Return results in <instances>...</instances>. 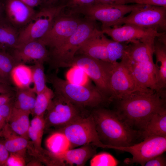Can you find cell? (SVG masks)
I'll list each match as a JSON object with an SVG mask.
<instances>
[{
	"label": "cell",
	"mask_w": 166,
	"mask_h": 166,
	"mask_svg": "<svg viewBox=\"0 0 166 166\" xmlns=\"http://www.w3.org/2000/svg\"><path fill=\"white\" fill-rule=\"evenodd\" d=\"M15 88L13 87L11 85L0 81V94L14 92Z\"/></svg>",
	"instance_id": "cell-42"
},
{
	"label": "cell",
	"mask_w": 166,
	"mask_h": 166,
	"mask_svg": "<svg viewBox=\"0 0 166 166\" xmlns=\"http://www.w3.org/2000/svg\"><path fill=\"white\" fill-rule=\"evenodd\" d=\"M116 111L131 128L141 133L152 115L166 106L165 89L136 91L117 100Z\"/></svg>",
	"instance_id": "cell-1"
},
{
	"label": "cell",
	"mask_w": 166,
	"mask_h": 166,
	"mask_svg": "<svg viewBox=\"0 0 166 166\" xmlns=\"http://www.w3.org/2000/svg\"><path fill=\"white\" fill-rule=\"evenodd\" d=\"M45 122L44 116H34L30 123L28 131V135L34 149V152L40 155L42 157L44 156L47 150L42 147V142Z\"/></svg>",
	"instance_id": "cell-23"
},
{
	"label": "cell",
	"mask_w": 166,
	"mask_h": 166,
	"mask_svg": "<svg viewBox=\"0 0 166 166\" xmlns=\"http://www.w3.org/2000/svg\"><path fill=\"white\" fill-rule=\"evenodd\" d=\"M73 66L81 69L93 81L96 87L110 101H112L109 79L113 66L112 64L85 55L78 54L61 64L59 68Z\"/></svg>",
	"instance_id": "cell-5"
},
{
	"label": "cell",
	"mask_w": 166,
	"mask_h": 166,
	"mask_svg": "<svg viewBox=\"0 0 166 166\" xmlns=\"http://www.w3.org/2000/svg\"><path fill=\"white\" fill-rule=\"evenodd\" d=\"M19 32L17 29L8 21L2 18L0 20V45L3 49H11L18 46Z\"/></svg>",
	"instance_id": "cell-26"
},
{
	"label": "cell",
	"mask_w": 166,
	"mask_h": 166,
	"mask_svg": "<svg viewBox=\"0 0 166 166\" xmlns=\"http://www.w3.org/2000/svg\"><path fill=\"white\" fill-rule=\"evenodd\" d=\"M4 10V4L0 1V20L2 18V14Z\"/></svg>",
	"instance_id": "cell-46"
},
{
	"label": "cell",
	"mask_w": 166,
	"mask_h": 166,
	"mask_svg": "<svg viewBox=\"0 0 166 166\" xmlns=\"http://www.w3.org/2000/svg\"><path fill=\"white\" fill-rule=\"evenodd\" d=\"M165 106L156 111L150 117L141 133L143 139L151 136H166Z\"/></svg>",
	"instance_id": "cell-21"
},
{
	"label": "cell",
	"mask_w": 166,
	"mask_h": 166,
	"mask_svg": "<svg viewBox=\"0 0 166 166\" xmlns=\"http://www.w3.org/2000/svg\"><path fill=\"white\" fill-rule=\"evenodd\" d=\"M134 3L166 7V0H118L114 4Z\"/></svg>",
	"instance_id": "cell-36"
},
{
	"label": "cell",
	"mask_w": 166,
	"mask_h": 166,
	"mask_svg": "<svg viewBox=\"0 0 166 166\" xmlns=\"http://www.w3.org/2000/svg\"><path fill=\"white\" fill-rule=\"evenodd\" d=\"M10 80L12 84L16 88H23L30 87L32 83L31 67L23 64L17 65L12 71Z\"/></svg>",
	"instance_id": "cell-28"
},
{
	"label": "cell",
	"mask_w": 166,
	"mask_h": 166,
	"mask_svg": "<svg viewBox=\"0 0 166 166\" xmlns=\"http://www.w3.org/2000/svg\"><path fill=\"white\" fill-rule=\"evenodd\" d=\"M118 164V161L112 155L104 152L96 154L90 161L91 166H115Z\"/></svg>",
	"instance_id": "cell-34"
},
{
	"label": "cell",
	"mask_w": 166,
	"mask_h": 166,
	"mask_svg": "<svg viewBox=\"0 0 166 166\" xmlns=\"http://www.w3.org/2000/svg\"><path fill=\"white\" fill-rule=\"evenodd\" d=\"M17 65L10 53L6 50L0 49V81L11 85V72Z\"/></svg>",
	"instance_id": "cell-30"
},
{
	"label": "cell",
	"mask_w": 166,
	"mask_h": 166,
	"mask_svg": "<svg viewBox=\"0 0 166 166\" xmlns=\"http://www.w3.org/2000/svg\"><path fill=\"white\" fill-rule=\"evenodd\" d=\"M63 11L56 18L47 32L38 40L50 50L61 45L75 31L83 19L78 17V14H63Z\"/></svg>",
	"instance_id": "cell-11"
},
{
	"label": "cell",
	"mask_w": 166,
	"mask_h": 166,
	"mask_svg": "<svg viewBox=\"0 0 166 166\" xmlns=\"http://www.w3.org/2000/svg\"><path fill=\"white\" fill-rule=\"evenodd\" d=\"M166 166V159L163 153L157 155L146 161L143 166Z\"/></svg>",
	"instance_id": "cell-39"
},
{
	"label": "cell",
	"mask_w": 166,
	"mask_h": 166,
	"mask_svg": "<svg viewBox=\"0 0 166 166\" xmlns=\"http://www.w3.org/2000/svg\"><path fill=\"white\" fill-rule=\"evenodd\" d=\"M94 146L86 144L80 148L69 149L53 158L56 166L84 165L96 153Z\"/></svg>",
	"instance_id": "cell-17"
},
{
	"label": "cell",
	"mask_w": 166,
	"mask_h": 166,
	"mask_svg": "<svg viewBox=\"0 0 166 166\" xmlns=\"http://www.w3.org/2000/svg\"><path fill=\"white\" fill-rule=\"evenodd\" d=\"M27 5L33 8L41 6V0H19Z\"/></svg>",
	"instance_id": "cell-44"
},
{
	"label": "cell",
	"mask_w": 166,
	"mask_h": 166,
	"mask_svg": "<svg viewBox=\"0 0 166 166\" xmlns=\"http://www.w3.org/2000/svg\"><path fill=\"white\" fill-rule=\"evenodd\" d=\"M116 150L126 152L132 156L124 160L127 164L137 163L143 166L150 159L163 153L166 150V136H151L143 138V141L127 147H113Z\"/></svg>",
	"instance_id": "cell-10"
},
{
	"label": "cell",
	"mask_w": 166,
	"mask_h": 166,
	"mask_svg": "<svg viewBox=\"0 0 166 166\" xmlns=\"http://www.w3.org/2000/svg\"><path fill=\"white\" fill-rule=\"evenodd\" d=\"M103 34L101 30L97 29L82 44L75 55H84L109 62Z\"/></svg>",
	"instance_id": "cell-18"
},
{
	"label": "cell",
	"mask_w": 166,
	"mask_h": 166,
	"mask_svg": "<svg viewBox=\"0 0 166 166\" xmlns=\"http://www.w3.org/2000/svg\"><path fill=\"white\" fill-rule=\"evenodd\" d=\"M96 0H67L65 9L69 10L88 6L93 4Z\"/></svg>",
	"instance_id": "cell-37"
},
{
	"label": "cell",
	"mask_w": 166,
	"mask_h": 166,
	"mask_svg": "<svg viewBox=\"0 0 166 166\" xmlns=\"http://www.w3.org/2000/svg\"><path fill=\"white\" fill-rule=\"evenodd\" d=\"M67 1V0H61L60 1V2H61V4H65Z\"/></svg>",
	"instance_id": "cell-47"
},
{
	"label": "cell",
	"mask_w": 166,
	"mask_h": 166,
	"mask_svg": "<svg viewBox=\"0 0 166 166\" xmlns=\"http://www.w3.org/2000/svg\"><path fill=\"white\" fill-rule=\"evenodd\" d=\"M130 13L117 20L112 27L129 24L165 32L166 7L137 4Z\"/></svg>",
	"instance_id": "cell-6"
},
{
	"label": "cell",
	"mask_w": 166,
	"mask_h": 166,
	"mask_svg": "<svg viewBox=\"0 0 166 166\" xmlns=\"http://www.w3.org/2000/svg\"><path fill=\"white\" fill-rule=\"evenodd\" d=\"M65 7V4H62L42 7L19 32L17 47L42 37L49 30L56 18L64 10Z\"/></svg>",
	"instance_id": "cell-7"
},
{
	"label": "cell",
	"mask_w": 166,
	"mask_h": 166,
	"mask_svg": "<svg viewBox=\"0 0 166 166\" xmlns=\"http://www.w3.org/2000/svg\"><path fill=\"white\" fill-rule=\"evenodd\" d=\"M54 96L53 91L47 86L36 94L33 114L34 116H44Z\"/></svg>",
	"instance_id": "cell-31"
},
{
	"label": "cell",
	"mask_w": 166,
	"mask_h": 166,
	"mask_svg": "<svg viewBox=\"0 0 166 166\" xmlns=\"http://www.w3.org/2000/svg\"><path fill=\"white\" fill-rule=\"evenodd\" d=\"M113 65L109 79L112 101L114 99L119 100L136 91L141 90L123 61Z\"/></svg>",
	"instance_id": "cell-13"
},
{
	"label": "cell",
	"mask_w": 166,
	"mask_h": 166,
	"mask_svg": "<svg viewBox=\"0 0 166 166\" xmlns=\"http://www.w3.org/2000/svg\"><path fill=\"white\" fill-rule=\"evenodd\" d=\"M70 144V149L86 144L97 147L105 148L100 140L91 114L83 117L80 116L65 126L59 128Z\"/></svg>",
	"instance_id": "cell-8"
},
{
	"label": "cell",
	"mask_w": 166,
	"mask_h": 166,
	"mask_svg": "<svg viewBox=\"0 0 166 166\" xmlns=\"http://www.w3.org/2000/svg\"><path fill=\"white\" fill-rule=\"evenodd\" d=\"M71 67L66 74L67 81L79 85H85L90 84L89 77L81 69L76 66Z\"/></svg>",
	"instance_id": "cell-33"
},
{
	"label": "cell",
	"mask_w": 166,
	"mask_h": 166,
	"mask_svg": "<svg viewBox=\"0 0 166 166\" xmlns=\"http://www.w3.org/2000/svg\"><path fill=\"white\" fill-rule=\"evenodd\" d=\"M41 41L36 40L11 49L10 53L18 64L33 61H48L49 52Z\"/></svg>",
	"instance_id": "cell-15"
},
{
	"label": "cell",
	"mask_w": 166,
	"mask_h": 166,
	"mask_svg": "<svg viewBox=\"0 0 166 166\" xmlns=\"http://www.w3.org/2000/svg\"><path fill=\"white\" fill-rule=\"evenodd\" d=\"M44 62L42 61H36L30 67L32 71V83L34 84L32 88L36 94L43 91L47 86Z\"/></svg>",
	"instance_id": "cell-32"
},
{
	"label": "cell",
	"mask_w": 166,
	"mask_h": 166,
	"mask_svg": "<svg viewBox=\"0 0 166 166\" xmlns=\"http://www.w3.org/2000/svg\"><path fill=\"white\" fill-rule=\"evenodd\" d=\"M126 53L129 60L135 62H142L153 60V50L140 42L128 43Z\"/></svg>",
	"instance_id": "cell-27"
},
{
	"label": "cell",
	"mask_w": 166,
	"mask_h": 166,
	"mask_svg": "<svg viewBox=\"0 0 166 166\" xmlns=\"http://www.w3.org/2000/svg\"><path fill=\"white\" fill-rule=\"evenodd\" d=\"M26 164L24 156L19 153H10L6 166H24Z\"/></svg>",
	"instance_id": "cell-38"
},
{
	"label": "cell",
	"mask_w": 166,
	"mask_h": 166,
	"mask_svg": "<svg viewBox=\"0 0 166 166\" xmlns=\"http://www.w3.org/2000/svg\"><path fill=\"white\" fill-rule=\"evenodd\" d=\"M45 145L49 155L53 158L70 149V143L66 136L57 131L51 134L46 138Z\"/></svg>",
	"instance_id": "cell-25"
},
{
	"label": "cell",
	"mask_w": 166,
	"mask_h": 166,
	"mask_svg": "<svg viewBox=\"0 0 166 166\" xmlns=\"http://www.w3.org/2000/svg\"><path fill=\"white\" fill-rule=\"evenodd\" d=\"M137 4H93L82 7L68 10L71 14H82L95 21L100 22L101 29L113 26L114 23L130 13Z\"/></svg>",
	"instance_id": "cell-9"
},
{
	"label": "cell",
	"mask_w": 166,
	"mask_h": 166,
	"mask_svg": "<svg viewBox=\"0 0 166 166\" xmlns=\"http://www.w3.org/2000/svg\"><path fill=\"white\" fill-rule=\"evenodd\" d=\"M61 0H41L42 7H52L59 5Z\"/></svg>",
	"instance_id": "cell-43"
},
{
	"label": "cell",
	"mask_w": 166,
	"mask_h": 166,
	"mask_svg": "<svg viewBox=\"0 0 166 166\" xmlns=\"http://www.w3.org/2000/svg\"><path fill=\"white\" fill-rule=\"evenodd\" d=\"M14 97L8 102L0 106V132L8 123L12 109L14 107Z\"/></svg>",
	"instance_id": "cell-35"
},
{
	"label": "cell",
	"mask_w": 166,
	"mask_h": 166,
	"mask_svg": "<svg viewBox=\"0 0 166 166\" xmlns=\"http://www.w3.org/2000/svg\"><path fill=\"white\" fill-rule=\"evenodd\" d=\"M95 21L83 19L75 31L59 47L49 51L48 62L53 69L72 59L84 42L97 29Z\"/></svg>",
	"instance_id": "cell-4"
},
{
	"label": "cell",
	"mask_w": 166,
	"mask_h": 166,
	"mask_svg": "<svg viewBox=\"0 0 166 166\" xmlns=\"http://www.w3.org/2000/svg\"><path fill=\"white\" fill-rule=\"evenodd\" d=\"M36 98V94L32 88H15L14 107L33 114Z\"/></svg>",
	"instance_id": "cell-24"
},
{
	"label": "cell",
	"mask_w": 166,
	"mask_h": 166,
	"mask_svg": "<svg viewBox=\"0 0 166 166\" xmlns=\"http://www.w3.org/2000/svg\"><path fill=\"white\" fill-rule=\"evenodd\" d=\"M91 114L99 139L106 145V148L129 146L141 136L140 133L131 128L116 111L98 108Z\"/></svg>",
	"instance_id": "cell-2"
},
{
	"label": "cell",
	"mask_w": 166,
	"mask_h": 166,
	"mask_svg": "<svg viewBox=\"0 0 166 166\" xmlns=\"http://www.w3.org/2000/svg\"><path fill=\"white\" fill-rule=\"evenodd\" d=\"M54 94L61 96L78 107H97L110 101L96 86L90 84L82 85L71 83L52 74L48 77Z\"/></svg>",
	"instance_id": "cell-3"
},
{
	"label": "cell",
	"mask_w": 166,
	"mask_h": 166,
	"mask_svg": "<svg viewBox=\"0 0 166 166\" xmlns=\"http://www.w3.org/2000/svg\"><path fill=\"white\" fill-rule=\"evenodd\" d=\"M29 112L13 107L8 123L11 128L18 135L29 140L28 131L30 125Z\"/></svg>",
	"instance_id": "cell-22"
},
{
	"label": "cell",
	"mask_w": 166,
	"mask_h": 166,
	"mask_svg": "<svg viewBox=\"0 0 166 166\" xmlns=\"http://www.w3.org/2000/svg\"><path fill=\"white\" fill-rule=\"evenodd\" d=\"M9 154L5 146L4 141L0 140V166H6Z\"/></svg>",
	"instance_id": "cell-40"
},
{
	"label": "cell",
	"mask_w": 166,
	"mask_h": 166,
	"mask_svg": "<svg viewBox=\"0 0 166 166\" xmlns=\"http://www.w3.org/2000/svg\"><path fill=\"white\" fill-rule=\"evenodd\" d=\"M15 93V91L1 94H0V106L10 101L14 96Z\"/></svg>",
	"instance_id": "cell-41"
},
{
	"label": "cell",
	"mask_w": 166,
	"mask_h": 166,
	"mask_svg": "<svg viewBox=\"0 0 166 166\" xmlns=\"http://www.w3.org/2000/svg\"><path fill=\"white\" fill-rule=\"evenodd\" d=\"M153 54L156 57L155 64L157 75L158 84L160 89L166 87V41L160 37L156 38L154 41Z\"/></svg>",
	"instance_id": "cell-20"
},
{
	"label": "cell",
	"mask_w": 166,
	"mask_h": 166,
	"mask_svg": "<svg viewBox=\"0 0 166 166\" xmlns=\"http://www.w3.org/2000/svg\"><path fill=\"white\" fill-rule=\"evenodd\" d=\"M4 4L6 20L17 29L25 26L37 12L19 0H6Z\"/></svg>",
	"instance_id": "cell-16"
},
{
	"label": "cell",
	"mask_w": 166,
	"mask_h": 166,
	"mask_svg": "<svg viewBox=\"0 0 166 166\" xmlns=\"http://www.w3.org/2000/svg\"><path fill=\"white\" fill-rule=\"evenodd\" d=\"M0 136L4 138L5 146L9 152L19 153L25 157L27 149L32 151V142L15 132L7 123L0 132Z\"/></svg>",
	"instance_id": "cell-19"
},
{
	"label": "cell",
	"mask_w": 166,
	"mask_h": 166,
	"mask_svg": "<svg viewBox=\"0 0 166 166\" xmlns=\"http://www.w3.org/2000/svg\"><path fill=\"white\" fill-rule=\"evenodd\" d=\"M78 107L64 97L54 94L47 111L45 127L60 128L80 116Z\"/></svg>",
	"instance_id": "cell-14"
},
{
	"label": "cell",
	"mask_w": 166,
	"mask_h": 166,
	"mask_svg": "<svg viewBox=\"0 0 166 166\" xmlns=\"http://www.w3.org/2000/svg\"><path fill=\"white\" fill-rule=\"evenodd\" d=\"M118 0H96L94 4H113Z\"/></svg>",
	"instance_id": "cell-45"
},
{
	"label": "cell",
	"mask_w": 166,
	"mask_h": 166,
	"mask_svg": "<svg viewBox=\"0 0 166 166\" xmlns=\"http://www.w3.org/2000/svg\"><path fill=\"white\" fill-rule=\"evenodd\" d=\"M102 37L105 44L109 62L112 65L120 62L127 55L128 43L110 40L104 34Z\"/></svg>",
	"instance_id": "cell-29"
},
{
	"label": "cell",
	"mask_w": 166,
	"mask_h": 166,
	"mask_svg": "<svg viewBox=\"0 0 166 166\" xmlns=\"http://www.w3.org/2000/svg\"><path fill=\"white\" fill-rule=\"evenodd\" d=\"M0 49H3L2 48V47L0 45Z\"/></svg>",
	"instance_id": "cell-48"
},
{
	"label": "cell",
	"mask_w": 166,
	"mask_h": 166,
	"mask_svg": "<svg viewBox=\"0 0 166 166\" xmlns=\"http://www.w3.org/2000/svg\"><path fill=\"white\" fill-rule=\"evenodd\" d=\"M101 31L115 41L127 43L140 42L152 50L155 39L164 33L129 24L101 29Z\"/></svg>",
	"instance_id": "cell-12"
}]
</instances>
